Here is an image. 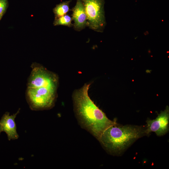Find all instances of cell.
Masks as SVG:
<instances>
[{
  "label": "cell",
  "mask_w": 169,
  "mask_h": 169,
  "mask_svg": "<svg viewBox=\"0 0 169 169\" xmlns=\"http://www.w3.org/2000/svg\"><path fill=\"white\" fill-rule=\"evenodd\" d=\"M31 68L26 91L29 107L34 110L49 109L55 99L58 77L39 64L33 63Z\"/></svg>",
  "instance_id": "1"
},
{
  "label": "cell",
  "mask_w": 169,
  "mask_h": 169,
  "mask_svg": "<svg viewBox=\"0 0 169 169\" xmlns=\"http://www.w3.org/2000/svg\"><path fill=\"white\" fill-rule=\"evenodd\" d=\"M90 84H85L74 96L75 110L80 125L98 140L108 127L116 123L109 119L88 94Z\"/></svg>",
  "instance_id": "2"
},
{
  "label": "cell",
  "mask_w": 169,
  "mask_h": 169,
  "mask_svg": "<svg viewBox=\"0 0 169 169\" xmlns=\"http://www.w3.org/2000/svg\"><path fill=\"white\" fill-rule=\"evenodd\" d=\"M145 129L140 126L120 125L116 123L107 128L98 140L109 152L118 154L136 140L146 135Z\"/></svg>",
  "instance_id": "3"
},
{
  "label": "cell",
  "mask_w": 169,
  "mask_h": 169,
  "mask_svg": "<svg viewBox=\"0 0 169 169\" xmlns=\"http://www.w3.org/2000/svg\"><path fill=\"white\" fill-rule=\"evenodd\" d=\"M87 17V27L102 32L106 24L105 0H81Z\"/></svg>",
  "instance_id": "4"
},
{
  "label": "cell",
  "mask_w": 169,
  "mask_h": 169,
  "mask_svg": "<svg viewBox=\"0 0 169 169\" xmlns=\"http://www.w3.org/2000/svg\"><path fill=\"white\" fill-rule=\"evenodd\" d=\"M169 119V108L167 106L155 119L146 120L145 130L146 135L151 132H155L157 136L165 135L168 131Z\"/></svg>",
  "instance_id": "5"
},
{
  "label": "cell",
  "mask_w": 169,
  "mask_h": 169,
  "mask_svg": "<svg viewBox=\"0 0 169 169\" xmlns=\"http://www.w3.org/2000/svg\"><path fill=\"white\" fill-rule=\"evenodd\" d=\"M20 110L19 109L16 113L12 115H10L9 112H6L0 120L2 131L6 133L9 141L16 140L19 138L15 119L19 113Z\"/></svg>",
  "instance_id": "6"
},
{
  "label": "cell",
  "mask_w": 169,
  "mask_h": 169,
  "mask_svg": "<svg viewBox=\"0 0 169 169\" xmlns=\"http://www.w3.org/2000/svg\"><path fill=\"white\" fill-rule=\"evenodd\" d=\"M72 10L74 28L75 30L80 31L88 25L87 17L81 0H77L76 5Z\"/></svg>",
  "instance_id": "7"
},
{
  "label": "cell",
  "mask_w": 169,
  "mask_h": 169,
  "mask_svg": "<svg viewBox=\"0 0 169 169\" xmlns=\"http://www.w3.org/2000/svg\"><path fill=\"white\" fill-rule=\"evenodd\" d=\"M71 1L63 2L58 5L54 8L53 12L55 18H58L66 14L69 11V4Z\"/></svg>",
  "instance_id": "8"
},
{
  "label": "cell",
  "mask_w": 169,
  "mask_h": 169,
  "mask_svg": "<svg viewBox=\"0 0 169 169\" xmlns=\"http://www.w3.org/2000/svg\"><path fill=\"white\" fill-rule=\"evenodd\" d=\"M73 20L72 17L69 15L66 14L58 18H55L54 22V26L62 25L69 27L73 26L71 22Z\"/></svg>",
  "instance_id": "9"
},
{
  "label": "cell",
  "mask_w": 169,
  "mask_h": 169,
  "mask_svg": "<svg viewBox=\"0 0 169 169\" xmlns=\"http://www.w3.org/2000/svg\"><path fill=\"white\" fill-rule=\"evenodd\" d=\"M7 5V0H0V14L3 15Z\"/></svg>",
  "instance_id": "10"
},
{
  "label": "cell",
  "mask_w": 169,
  "mask_h": 169,
  "mask_svg": "<svg viewBox=\"0 0 169 169\" xmlns=\"http://www.w3.org/2000/svg\"><path fill=\"white\" fill-rule=\"evenodd\" d=\"M2 128H1V127L0 125V133H1V132H2Z\"/></svg>",
  "instance_id": "11"
},
{
  "label": "cell",
  "mask_w": 169,
  "mask_h": 169,
  "mask_svg": "<svg viewBox=\"0 0 169 169\" xmlns=\"http://www.w3.org/2000/svg\"><path fill=\"white\" fill-rule=\"evenodd\" d=\"M2 16H3L1 14H0V19L1 18Z\"/></svg>",
  "instance_id": "12"
}]
</instances>
